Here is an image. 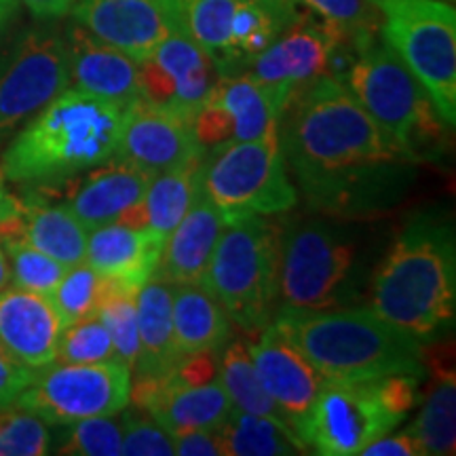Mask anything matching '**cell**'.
I'll list each match as a JSON object with an SVG mask.
<instances>
[{
  "instance_id": "1",
  "label": "cell",
  "mask_w": 456,
  "mask_h": 456,
  "mask_svg": "<svg viewBox=\"0 0 456 456\" xmlns=\"http://www.w3.org/2000/svg\"><path fill=\"white\" fill-rule=\"evenodd\" d=\"M279 142L298 191L313 209L334 218L385 212L414 180L416 159L330 74L289 100Z\"/></svg>"
},
{
  "instance_id": "2",
  "label": "cell",
  "mask_w": 456,
  "mask_h": 456,
  "mask_svg": "<svg viewBox=\"0 0 456 456\" xmlns=\"http://www.w3.org/2000/svg\"><path fill=\"white\" fill-rule=\"evenodd\" d=\"M370 309L419 340L452 326L456 315L452 222L442 216L416 214L403 224L376 271Z\"/></svg>"
},
{
  "instance_id": "3",
  "label": "cell",
  "mask_w": 456,
  "mask_h": 456,
  "mask_svg": "<svg viewBox=\"0 0 456 456\" xmlns=\"http://www.w3.org/2000/svg\"><path fill=\"white\" fill-rule=\"evenodd\" d=\"M125 106L68 87L41 108L4 151V180L60 184L110 161Z\"/></svg>"
},
{
  "instance_id": "4",
  "label": "cell",
  "mask_w": 456,
  "mask_h": 456,
  "mask_svg": "<svg viewBox=\"0 0 456 456\" xmlns=\"http://www.w3.org/2000/svg\"><path fill=\"white\" fill-rule=\"evenodd\" d=\"M273 323L330 383H368L395 374L423 379L427 372L420 340L370 306L279 311Z\"/></svg>"
},
{
  "instance_id": "5",
  "label": "cell",
  "mask_w": 456,
  "mask_h": 456,
  "mask_svg": "<svg viewBox=\"0 0 456 456\" xmlns=\"http://www.w3.org/2000/svg\"><path fill=\"white\" fill-rule=\"evenodd\" d=\"M345 85L370 117L416 163L431 161L446 151V131L440 112L423 85L414 78L379 30L355 38Z\"/></svg>"
},
{
  "instance_id": "6",
  "label": "cell",
  "mask_w": 456,
  "mask_h": 456,
  "mask_svg": "<svg viewBox=\"0 0 456 456\" xmlns=\"http://www.w3.org/2000/svg\"><path fill=\"white\" fill-rule=\"evenodd\" d=\"M279 237L269 216L228 222L201 288L218 300L232 323L260 334L273 322L279 289Z\"/></svg>"
},
{
  "instance_id": "7",
  "label": "cell",
  "mask_w": 456,
  "mask_h": 456,
  "mask_svg": "<svg viewBox=\"0 0 456 456\" xmlns=\"http://www.w3.org/2000/svg\"><path fill=\"white\" fill-rule=\"evenodd\" d=\"M379 32L423 85L444 123H456V11L448 0H374Z\"/></svg>"
},
{
  "instance_id": "8",
  "label": "cell",
  "mask_w": 456,
  "mask_h": 456,
  "mask_svg": "<svg viewBox=\"0 0 456 456\" xmlns=\"http://www.w3.org/2000/svg\"><path fill=\"white\" fill-rule=\"evenodd\" d=\"M201 195L228 222L245 216H277L298 203L279 134L235 142L212 151L201 167Z\"/></svg>"
},
{
  "instance_id": "9",
  "label": "cell",
  "mask_w": 456,
  "mask_h": 456,
  "mask_svg": "<svg viewBox=\"0 0 456 456\" xmlns=\"http://www.w3.org/2000/svg\"><path fill=\"white\" fill-rule=\"evenodd\" d=\"M357 243L345 228L323 220L294 224L279 243L281 311L336 309L355 269Z\"/></svg>"
},
{
  "instance_id": "10",
  "label": "cell",
  "mask_w": 456,
  "mask_h": 456,
  "mask_svg": "<svg viewBox=\"0 0 456 456\" xmlns=\"http://www.w3.org/2000/svg\"><path fill=\"white\" fill-rule=\"evenodd\" d=\"M131 370L118 362H53L34 372L15 406L37 414L49 427H66L94 416L121 414L129 406Z\"/></svg>"
},
{
  "instance_id": "11",
  "label": "cell",
  "mask_w": 456,
  "mask_h": 456,
  "mask_svg": "<svg viewBox=\"0 0 456 456\" xmlns=\"http://www.w3.org/2000/svg\"><path fill=\"white\" fill-rule=\"evenodd\" d=\"M70 87L64 32L30 28L0 57V138Z\"/></svg>"
},
{
  "instance_id": "12",
  "label": "cell",
  "mask_w": 456,
  "mask_h": 456,
  "mask_svg": "<svg viewBox=\"0 0 456 456\" xmlns=\"http://www.w3.org/2000/svg\"><path fill=\"white\" fill-rule=\"evenodd\" d=\"M402 420V416L387 408L376 380H326L313 403L305 444L322 456H355L368 444L391 433Z\"/></svg>"
},
{
  "instance_id": "13",
  "label": "cell",
  "mask_w": 456,
  "mask_h": 456,
  "mask_svg": "<svg viewBox=\"0 0 456 456\" xmlns=\"http://www.w3.org/2000/svg\"><path fill=\"white\" fill-rule=\"evenodd\" d=\"M281 106L252 74L220 77L203 104L192 114L191 127L203 151L266 138L279 134Z\"/></svg>"
},
{
  "instance_id": "14",
  "label": "cell",
  "mask_w": 456,
  "mask_h": 456,
  "mask_svg": "<svg viewBox=\"0 0 456 456\" xmlns=\"http://www.w3.org/2000/svg\"><path fill=\"white\" fill-rule=\"evenodd\" d=\"M220 72L214 60L182 28L174 26L157 49L138 61L140 98L191 121Z\"/></svg>"
},
{
  "instance_id": "15",
  "label": "cell",
  "mask_w": 456,
  "mask_h": 456,
  "mask_svg": "<svg viewBox=\"0 0 456 456\" xmlns=\"http://www.w3.org/2000/svg\"><path fill=\"white\" fill-rule=\"evenodd\" d=\"M336 47L338 41L322 21L298 15L269 47L249 61L248 74L265 85L285 110L296 94L317 78L328 74L332 77Z\"/></svg>"
},
{
  "instance_id": "16",
  "label": "cell",
  "mask_w": 456,
  "mask_h": 456,
  "mask_svg": "<svg viewBox=\"0 0 456 456\" xmlns=\"http://www.w3.org/2000/svg\"><path fill=\"white\" fill-rule=\"evenodd\" d=\"M249 355L262 387L275 402L283 420L305 442L313 403L326 383L323 376L273 322L262 330L258 342L249 346Z\"/></svg>"
},
{
  "instance_id": "17",
  "label": "cell",
  "mask_w": 456,
  "mask_h": 456,
  "mask_svg": "<svg viewBox=\"0 0 456 456\" xmlns=\"http://www.w3.org/2000/svg\"><path fill=\"white\" fill-rule=\"evenodd\" d=\"M72 20L102 41L142 61L178 26L171 0H77Z\"/></svg>"
},
{
  "instance_id": "18",
  "label": "cell",
  "mask_w": 456,
  "mask_h": 456,
  "mask_svg": "<svg viewBox=\"0 0 456 456\" xmlns=\"http://www.w3.org/2000/svg\"><path fill=\"white\" fill-rule=\"evenodd\" d=\"M195 155H203V148L197 144L191 121L142 98L125 106L114 157L159 174Z\"/></svg>"
},
{
  "instance_id": "19",
  "label": "cell",
  "mask_w": 456,
  "mask_h": 456,
  "mask_svg": "<svg viewBox=\"0 0 456 456\" xmlns=\"http://www.w3.org/2000/svg\"><path fill=\"white\" fill-rule=\"evenodd\" d=\"M89 231L66 203H45L41 199L0 197V245L21 241L41 249L66 266L85 260Z\"/></svg>"
},
{
  "instance_id": "20",
  "label": "cell",
  "mask_w": 456,
  "mask_h": 456,
  "mask_svg": "<svg viewBox=\"0 0 456 456\" xmlns=\"http://www.w3.org/2000/svg\"><path fill=\"white\" fill-rule=\"evenodd\" d=\"M64 319L47 294L7 285L0 289V342L28 368L55 362Z\"/></svg>"
},
{
  "instance_id": "21",
  "label": "cell",
  "mask_w": 456,
  "mask_h": 456,
  "mask_svg": "<svg viewBox=\"0 0 456 456\" xmlns=\"http://www.w3.org/2000/svg\"><path fill=\"white\" fill-rule=\"evenodd\" d=\"M70 87L127 106L140 98L138 61L112 47L77 21L64 30Z\"/></svg>"
},
{
  "instance_id": "22",
  "label": "cell",
  "mask_w": 456,
  "mask_h": 456,
  "mask_svg": "<svg viewBox=\"0 0 456 456\" xmlns=\"http://www.w3.org/2000/svg\"><path fill=\"white\" fill-rule=\"evenodd\" d=\"M224 226L222 214L199 191L195 203L165 239L155 275L171 285H203Z\"/></svg>"
},
{
  "instance_id": "23",
  "label": "cell",
  "mask_w": 456,
  "mask_h": 456,
  "mask_svg": "<svg viewBox=\"0 0 456 456\" xmlns=\"http://www.w3.org/2000/svg\"><path fill=\"white\" fill-rule=\"evenodd\" d=\"M165 239L151 228H134L110 222L89 231L85 262L112 281L140 289L155 275Z\"/></svg>"
},
{
  "instance_id": "24",
  "label": "cell",
  "mask_w": 456,
  "mask_h": 456,
  "mask_svg": "<svg viewBox=\"0 0 456 456\" xmlns=\"http://www.w3.org/2000/svg\"><path fill=\"white\" fill-rule=\"evenodd\" d=\"M112 159L94 167L66 199L68 209L87 231L117 222L118 216L140 203L155 175L134 163Z\"/></svg>"
},
{
  "instance_id": "25",
  "label": "cell",
  "mask_w": 456,
  "mask_h": 456,
  "mask_svg": "<svg viewBox=\"0 0 456 456\" xmlns=\"http://www.w3.org/2000/svg\"><path fill=\"white\" fill-rule=\"evenodd\" d=\"M171 288L174 285L165 279L152 275L138 289L140 353L131 370V383H155L184 357L174 336Z\"/></svg>"
},
{
  "instance_id": "26",
  "label": "cell",
  "mask_w": 456,
  "mask_h": 456,
  "mask_svg": "<svg viewBox=\"0 0 456 456\" xmlns=\"http://www.w3.org/2000/svg\"><path fill=\"white\" fill-rule=\"evenodd\" d=\"M134 403L146 410L171 436L188 429H218L235 410L218 379L151 391L134 399Z\"/></svg>"
},
{
  "instance_id": "27",
  "label": "cell",
  "mask_w": 456,
  "mask_h": 456,
  "mask_svg": "<svg viewBox=\"0 0 456 456\" xmlns=\"http://www.w3.org/2000/svg\"><path fill=\"white\" fill-rule=\"evenodd\" d=\"M429 368L431 389L425 395L423 408L408 431L423 444L425 454L446 456L456 448V374L452 345L433 346L431 357H425Z\"/></svg>"
},
{
  "instance_id": "28",
  "label": "cell",
  "mask_w": 456,
  "mask_h": 456,
  "mask_svg": "<svg viewBox=\"0 0 456 456\" xmlns=\"http://www.w3.org/2000/svg\"><path fill=\"white\" fill-rule=\"evenodd\" d=\"M171 319L175 345L182 355L203 351H222L231 340V319L218 300L201 285L171 288Z\"/></svg>"
},
{
  "instance_id": "29",
  "label": "cell",
  "mask_w": 456,
  "mask_h": 456,
  "mask_svg": "<svg viewBox=\"0 0 456 456\" xmlns=\"http://www.w3.org/2000/svg\"><path fill=\"white\" fill-rule=\"evenodd\" d=\"M241 0H171L178 28L214 60L220 77L237 74L232 53V20Z\"/></svg>"
},
{
  "instance_id": "30",
  "label": "cell",
  "mask_w": 456,
  "mask_h": 456,
  "mask_svg": "<svg viewBox=\"0 0 456 456\" xmlns=\"http://www.w3.org/2000/svg\"><path fill=\"white\" fill-rule=\"evenodd\" d=\"M201 167L203 155H195L184 163L152 175L142 199L146 228H151L161 239L169 237L201 191Z\"/></svg>"
},
{
  "instance_id": "31",
  "label": "cell",
  "mask_w": 456,
  "mask_h": 456,
  "mask_svg": "<svg viewBox=\"0 0 456 456\" xmlns=\"http://www.w3.org/2000/svg\"><path fill=\"white\" fill-rule=\"evenodd\" d=\"M224 456L309 454L306 444L281 419L232 410L220 427Z\"/></svg>"
},
{
  "instance_id": "32",
  "label": "cell",
  "mask_w": 456,
  "mask_h": 456,
  "mask_svg": "<svg viewBox=\"0 0 456 456\" xmlns=\"http://www.w3.org/2000/svg\"><path fill=\"white\" fill-rule=\"evenodd\" d=\"M218 383L231 397L232 408L239 412L273 416V419L283 420L275 402L262 387L252 355H249V346L243 340L226 342L222 346L218 359Z\"/></svg>"
},
{
  "instance_id": "33",
  "label": "cell",
  "mask_w": 456,
  "mask_h": 456,
  "mask_svg": "<svg viewBox=\"0 0 456 456\" xmlns=\"http://www.w3.org/2000/svg\"><path fill=\"white\" fill-rule=\"evenodd\" d=\"M95 315L104 322L118 362L129 370H134L135 359H138L140 353L138 289L110 279L108 292Z\"/></svg>"
},
{
  "instance_id": "34",
  "label": "cell",
  "mask_w": 456,
  "mask_h": 456,
  "mask_svg": "<svg viewBox=\"0 0 456 456\" xmlns=\"http://www.w3.org/2000/svg\"><path fill=\"white\" fill-rule=\"evenodd\" d=\"M108 285H110V279L91 269L85 260L68 266L64 277L60 279L53 292L49 294L55 309L64 319V326L78 322V319L95 315L108 292Z\"/></svg>"
},
{
  "instance_id": "35",
  "label": "cell",
  "mask_w": 456,
  "mask_h": 456,
  "mask_svg": "<svg viewBox=\"0 0 456 456\" xmlns=\"http://www.w3.org/2000/svg\"><path fill=\"white\" fill-rule=\"evenodd\" d=\"M296 4L315 13L338 45H353L362 34L379 30L380 24L374 0H296Z\"/></svg>"
},
{
  "instance_id": "36",
  "label": "cell",
  "mask_w": 456,
  "mask_h": 456,
  "mask_svg": "<svg viewBox=\"0 0 456 456\" xmlns=\"http://www.w3.org/2000/svg\"><path fill=\"white\" fill-rule=\"evenodd\" d=\"M55 362L108 363L118 362V359L104 322L98 315H91L64 326L60 334V342H57Z\"/></svg>"
},
{
  "instance_id": "37",
  "label": "cell",
  "mask_w": 456,
  "mask_h": 456,
  "mask_svg": "<svg viewBox=\"0 0 456 456\" xmlns=\"http://www.w3.org/2000/svg\"><path fill=\"white\" fill-rule=\"evenodd\" d=\"M94 416L66 425L57 452L70 456H118L123 450L121 419Z\"/></svg>"
},
{
  "instance_id": "38",
  "label": "cell",
  "mask_w": 456,
  "mask_h": 456,
  "mask_svg": "<svg viewBox=\"0 0 456 456\" xmlns=\"http://www.w3.org/2000/svg\"><path fill=\"white\" fill-rule=\"evenodd\" d=\"M51 452L49 425L15 406L0 408V456H43Z\"/></svg>"
},
{
  "instance_id": "39",
  "label": "cell",
  "mask_w": 456,
  "mask_h": 456,
  "mask_svg": "<svg viewBox=\"0 0 456 456\" xmlns=\"http://www.w3.org/2000/svg\"><path fill=\"white\" fill-rule=\"evenodd\" d=\"M3 248L9 256L11 283L17 288L49 296L68 269L64 262L51 258L28 243L11 241L3 243Z\"/></svg>"
},
{
  "instance_id": "40",
  "label": "cell",
  "mask_w": 456,
  "mask_h": 456,
  "mask_svg": "<svg viewBox=\"0 0 456 456\" xmlns=\"http://www.w3.org/2000/svg\"><path fill=\"white\" fill-rule=\"evenodd\" d=\"M123 450L127 456H174V437L146 410L135 408L121 416Z\"/></svg>"
},
{
  "instance_id": "41",
  "label": "cell",
  "mask_w": 456,
  "mask_h": 456,
  "mask_svg": "<svg viewBox=\"0 0 456 456\" xmlns=\"http://www.w3.org/2000/svg\"><path fill=\"white\" fill-rule=\"evenodd\" d=\"M37 370L28 368L0 342V408L11 406L21 391L32 383Z\"/></svg>"
},
{
  "instance_id": "42",
  "label": "cell",
  "mask_w": 456,
  "mask_h": 456,
  "mask_svg": "<svg viewBox=\"0 0 456 456\" xmlns=\"http://www.w3.org/2000/svg\"><path fill=\"white\" fill-rule=\"evenodd\" d=\"M174 454L178 456H224V442L218 429H188L174 433Z\"/></svg>"
},
{
  "instance_id": "43",
  "label": "cell",
  "mask_w": 456,
  "mask_h": 456,
  "mask_svg": "<svg viewBox=\"0 0 456 456\" xmlns=\"http://www.w3.org/2000/svg\"><path fill=\"white\" fill-rule=\"evenodd\" d=\"M362 456H427L423 444L416 440L412 431H402L395 436H380L379 440L368 444L366 448L359 452Z\"/></svg>"
},
{
  "instance_id": "44",
  "label": "cell",
  "mask_w": 456,
  "mask_h": 456,
  "mask_svg": "<svg viewBox=\"0 0 456 456\" xmlns=\"http://www.w3.org/2000/svg\"><path fill=\"white\" fill-rule=\"evenodd\" d=\"M37 20H60L70 15L77 0H20Z\"/></svg>"
},
{
  "instance_id": "45",
  "label": "cell",
  "mask_w": 456,
  "mask_h": 456,
  "mask_svg": "<svg viewBox=\"0 0 456 456\" xmlns=\"http://www.w3.org/2000/svg\"><path fill=\"white\" fill-rule=\"evenodd\" d=\"M252 3H258L265 9H269L285 26H289L298 17V9H296L298 4H296V0H252Z\"/></svg>"
},
{
  "instance_id": "46",
  "label": "cell",
  "mask_w": 456,
  "mask_h": 456,
  "mask_svg": "<svg viewBox=\"0 0 456 456\" xmlns=\"http://www.w3.org/2000/svg\"><path fill=\"white\" fill-rule=\"evenodd\" d=\"M20 7H21L20 0H0V30L7 28L11 21L15 20Z\"/></svg>"
},
{
  "instance_id": "47",
  "label": "cell",
  "mask_w": 456,
  "mask_h": 456,
  "mask_svg": "<svg viewBox=\"0 0 456 456\" xmlns=\"http://www.w3.org/2000/svg\"><path fill=\"white\" fill-rule=\"evenodd\" d=\"M7 285H11V266L7 252H4V248L0 245V289L7 288Z\"/></svg>"
},
{
  "instance_id": "48",
  "label": "cell",
  "mask_w": 456,
  "mask_h": 456,
  "mask_svg": "<svg viewBox=\"0 0 456 456\" xmlns=\"http://www.w3.org/2000/svg\"><path fill=\"white\" fill-rule=\"evenodd\" d=\"M4 186V171H3V165H0V188Z\"/></svg>"
},
{
  "instance_id": "49",
  "label": "cell",
  "mask_w": 456,
  "mask_h": 456,
  "mask_svg": "<svg viewBox=\"0 0 456 456\" xmlns=\"http://www.w3.org/2000/svg\"><path fill=\"white\" fill-rule=\"evenodd\" d=\"M4 195V188H0V197H3Z\"/></svg>"
},
{
  "instance_id": "50",
  "label": "cell",
  "mask_w": 456,
  "mask_h": 456,
  "mask_svg": "<svg viewBox=\"0 0 456 456\" xmlns=\"http://www.w3.org/2000/svg\"><path fill=\"white\" fill-rule=\"evenodd\" d=\"M448 3H454V0H448Z\"/></svg>"
}]
</instances>
